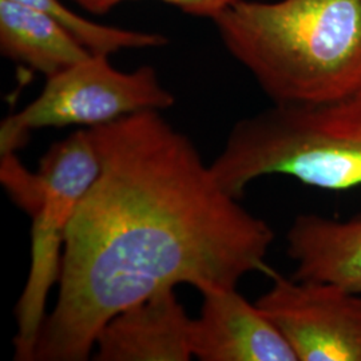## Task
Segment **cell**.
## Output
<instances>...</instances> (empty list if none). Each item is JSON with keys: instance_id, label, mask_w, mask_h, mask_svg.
<instances>
[{"instance_id": "11", "label": "cell", "mask_w": 361, "mask_h": 361, "mask_svg": "<svg viewBox=\"0 0 361 361\" xmlns=\"http://www.w3.org/2000/svg\"><path fill=\"white\" fill-rule=\"evenodd\" d=\"M47 13L91 54L111 55L122 50L164 47L169 39L158 32L107 26L71 11L61 0H18Z\"/></svg>"}, {"instance_id": "4", "label": "cell", "mask_w": 361, "mask_h": 361, "mask_svg": "<svg viewBox=\"0 0 361 361\" xmlns=\"http://www.w3.org/2000/svg\"><path fill=\"white\" fill-rule=\"evenodd\" d=\"M98 173L99 158L89 129L54 143L34 173L16 153L1 154V183L32 219L30 273L16 304L15 360L32 361L47 298L59 281L66 234Z\"/></svg>"}, {"instance_id": "9", "label": "cell", "mask_w": 361, "mask_h": 361, "mask_svg": "<svg viewBox=\"0 0 361 361\" xmlns=\"http://www.w3.org/2000/svg\"><path fill=\"white\" fill-rule=\"evenodd\" d=\"M293 279L328 283L361 295V216L348 221L300 214L286 233Z\"/></svg>"}, {"instance_id": "1", "label": "cell", "mask_w": 361, "mask_h": 361, "mask_svg": "<svg viewBox=\"0 0 361 361\" xmlns=\"http://www.w3.org/2000/svg\"><path fill=\"white\" fill-rule=\"evenodd\" d=\"M161 113L89 129L99 173L66 234L58 298L32 361L90 359L104 324L161 290L229 289L271 271V225L219 185Z\"/></svg>"}, {"instance_id": "13", "label": "cell", "mask_w": 361, "mask_h": 361, "mask_svg": "<svg viewBox=\"0 0 361 361\" xmlns=\"http://www.w3.org/2000/svg\"><path fill=\"white\" fill-rule=\"evenodd\" d=\"M74 1L91 13L102 15V13H109L111 8H114L116 4L122 3L123 0H74Z\"/></svg>"}, {"instance_id": "10", "label": "cell", "mask_w": 361, "mask_h": 361, "mask_svg": "<svg viewBox=\"0 0 361 361\" xmlns=\"http://www.w3.org/2000/svg\"><path fill=\"white\" fill-rule=\"evenodd\" d=\"M0 51L46 78L91 54L47 13L18 0H0Z\"/></svg>"}, {"instance_id": "6", "label": "cell", "mask_w": 361, "mask_h": 361, "mask_svg": "<svg viewBox=\"0 0 361 361\" xmlns=\"http://www.w3.org/2000/svg\"><path fill=\"white\" fill-rule=\"evenodd\" d=\"M256 304L286 337L298 361H361V295L328 283L285 279Z\"/></svg>"}, {"instance_id": "5", "label": "cell", "mask_w": 361, "mask_h": 361, "mask_svg": "<svg viewBox=\"0 0 361 361\" xmlns=\"http://www.w3.org/2000/svg\"><path fill=\"white\" fill-rule=\"evenodd\" d=\"M176 104L153 66L121 71L109 55L86 59L47 78L38 97L23 110L7 116L0 128V153H15L32 130L111 123L142 111H164Z\"/></svg>"}, {"instance_id": "2", "label": "cell", "mask_w": 361, "mask_h": 361, "mask_svg": "<svg viewBox=\"0 0 361 361\" xmlns=\"http://www.w3.org/2000/svg\"><path fill=\"white\" fill-rule=\"evenodd\" d=\"M213 23L273 104L361 94V0H238Z\"/></svg>"}, {"instance_id": "7", "label": "cell", "mask_w": 361, "mask_h": 361, "mask_svg": "<svg viewBox=\"0 0 361 361\" xmlns=\"http://www.w3.org/2000/svg\"><path fill=\"white\" fill-rule=\"evenodd\" d=\"M194 319L193 356L201 361H298L279 326L237 288L209 289Z\"/></svg>"}, {"instance_id": "12", "label": "cell", "mask_w": 361, "mask_h": 361, "mask_svg": "<svg viewBox=\"0 0 361 361\" xmlns=\"http://www.w3.org/2000/svg\"><path fill=\"white\" fill-rule=\"evenodd\" d=\"M123 1H138V0H123ZM154 1L168 3L180 8L182 13L197 16V18H205L214 22L221 13H225L238 0H154Z\"/></svg>"}, {"instance_id": "8", "label": "cell", "mask_w": 361, "mask_h": 361, "mask_svg": "<svg viewBox=\"0 0 361 361\" xmlns=\"http://www.w3.org/2000/svg\"><path fill=\"white\" fill-rule=\"evenodd\" d=\"M194 319L174 289H165L118 312L97 336V361H189Z\"/></svg>"}, {"instance_id": "3", "label": "cell", "mask_w": 361, "mask_h": 361, "mask_svg": "<svg viewBox=\"0 0 361 361\" xmlns=\"http://www.w3.org/2000/svg\"><path fill=\"white\" fill-rule=\"evenodd\" d=\"M210 169L240 198L253 180L286 176L316 189L361 186V94L316 104H273L233 126Z\"/></svg>"}]
</instances>
